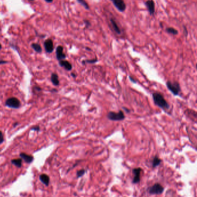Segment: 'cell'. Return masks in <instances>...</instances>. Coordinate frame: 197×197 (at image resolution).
Returning <instances> with one entry per match:
<instances>
[{
	"mask_svg": "<svg viewBox=\"0 0 197 197\" xmlns=\"http://www.w3.org/2000/svg\"><path fill=\"white\" fill-rule=\"evenodd\" d=\"M154 104L163 110H167L169 108V105L164 98L163 94L159 92H155L152 94Z\"/></svg>",
	"mask_w": 197,
	"mask_h": 197,
	"instance_id": "6da1fadb",
	"label": "cell"
},
{
	"mask_svg": "<svg viewBox=\"0 0 197 197\" xmlns=\"http://www.w3.org/2000/svg\"><path fill=\"white\" fill-rule=\"evenodd\" d=\"M125 115L122 110H120L119 112H109L107 114V118L111 121H122L124 120Z\"/></svg>",
	"mask_w": 197,
	"mask_h": 197,
	"instance_id": "7a4b0ae2",
	"label": "cell"
},
{
	"mask_svg": "<svg viewBox=\"0 0 197 197\" xmlns=\"http://www.w3.org/2000/svg\"><path fill=\"white\" fill-rule=\"evenodd\" d=\"M167 87L168 89V90L175 95L177 96L179 94L181 88L180 86L179 82H171V81H168L166 83Z\"/></svg>",
	"mask_w": 197,
	"mask_h": 197,
	"instance_id": "3957f363",
	"label": "cell"
},
{
	"mask_svg": "<svg viewBox=\"0 0 197 197\" xmlns=\"http://www.w3.org/2000/svg\"><path fill=\"white\" fill-rule=\"evenodd\" d=\"M5 105L10 108L18 109L20 107L21 103L18 98L16 97H11L6 100Z\"/></svg>",
	"mask_w": 197,
	"mask_h": 197,
	"instance_id": "277c9868",
	"label": "cell"
},
{
	"mask_svg": "<svg viewBox=\"0 0 197 197\" xmlns=\"http://www.w3.org/2000/svg\"><path fill=\"white\" fill-rule=\"evenodd\" d=\"M164 191V188L160 184L155 183L149 188L148 192L151 195H160Z\"/></svg>",
	"mask_w": 197,
	"mask_h": 197,
	"instance_id": "5b68a950",
	"label": "cell"
},
{
	"mask_svg": "<svg viewBox=\"0 0 197 197\" xmlns=\"http://www.w3.org/2000/svg\"><path fill=\"white\" fill-rule=\"evenodd\" d=\"M115 8L120 12H123L126 9V4L124 0H110Z\"/></svg>",
	"mask_w": 197,
	"mask_h": 197,
	"instance_id": "8992f818",
	"label": "cell"
},
{
	"mask_svg": "<svg viewBox=\"0 0 197 197\" xmlns=\"http://www.w3.org/2000/svg\"><path fill=\"white\" fill-rule=\"evenodd\" d=\"M142 169L141 168H136L132 169V173L134 174V178L132 180L133 184H138L141 181V172Z\"/></svg>",
	"mask_w": 197,
	"mask_h": 197,
	"instance_id": "52a82bcc",
	"label": "cell"
},
{
	"mask_svg": "<svg viewBox=\"0 0 197 197\" xmlns=\"http://www.w3.org/2000/svg\"><path fill=\"white\" fill-rule=\"evenodd\" d=\"M145 4L150 15H154L155 13V3L153 0H147L145 3Z\"/></svg>",
	"mask_w": 197,
	"mask_h": 197,
	"instance_id": "ba28073f",
	"label": "cell"
},
{
	"mask_svg": "<svg viewBox=\"0 0 197 197\" xmlns=\"http://www.w3.org/2000/svg\"><path fill=\"white\" fill-rule=\"evenodd\" d=\"M56 57L58 61L64 60L66 55L64 53V48L62 46H58L56 49Z\"/></svg>",
	"mask_w": 197,
	"mask_h": 197,
	"instance_id": "9c48e42d",
	"label": "cell"
},
{
	"mask_svg": "<svg viewBox=\"0 0 197 197\" xmlns=\"http://www.w3.org/2000/svg\"><path fill=\"white\" fill-rule=\"evenodd\" d=\"M44 46H45V50L47 53H52L54 50L53 42L52 40H51V39H47L46 41H45L44 43Z\"/></svg>",
	"mask_w": 197,
	"mask_h": 197,
	"instance_id": "30bf717a",
	"label": "cell"
},
{
	"mask_svg": "<svg viewBox=\"0 0 197 197\" xmlns=\"http://www.w3.org/2000/svg\"><path fill=\"white\" fill-rule=\"evenodd\" d=\"M19 155L21 157V159L26 163L30 164L34 161V157L31 155L27 154L24 153H21Z\"/></svg>",
	"mask_w": 197,
	"mask_h": 197,
	"instance_id": "8fae6325",
	"label": "cell"
},
{
	"mask_svg": "<svg viewBox=\"0 0 197 197\" xmlns=\"http://www.w3.org/2000/svg\"><path fill=\"white\" fill-rule=\"evenodd\" d=\"M110 22L112 27V28L113 30V31L117 34H122V31L120 28V27L118 26L117 22H116V20H114V19L113 18H110Z\"/></svg>",
	"mask_w": 197,
	"mask_h": 197,
	"instance_id": "7c38bea8",
	"label": "cell"
},
{
	"mask_svg": "<svg viewBox=\"0 0 197 197\" xmlns=\"http://www.w3.org/2000/svg\"><path fill=\"white\" fill-rule=\"evenodd\" d=\"M59 64L61 67H63L65 69H66L68 71H70L72 69V64L67 60H63L59 61Z\"/></svg>",
	"mask_w": 197,
	"mask_h": 197,
	"instance_id": "4fadbf2b",
	"label": "cell"
},
{
	"mask_svg": "<svg viewBox=\"0 0 197 197\" xmlns=\"http://www.w3.org/2000/svg\"><path fill=\"white\" fill-rule=\"evenodd\" d=\"M39 180L46 186H48L50 183L49 176L46 174H42L39 176Z\"/></svg>",
	"mask_w": 197,
	"mask_h": 197,
	"instance_id": "5bb4252c",
	"label": "cell"
},
{
	"mask_svg": "<svg viewBox=\"0 0 197 197\" xmlns=\"http://www.w3.org/2000/svg\"><path fill=\"white\" fill-rule=\"evenodd\" d=\"M51 82L53 85L58 86L60 85V81L58 79V76L57 73H53L51 75Z\"/></svg>",
	"mask_w": 197,
	"mask_h": 197,
	"instance_id": "9a60e30c",
	"label": "cell"
},
{
	"mask_svg": "<svg viewBox=\"0 0 197 197\" xmlns=\"http://www.w3.org/2000/svg\"><path fill=\"white\" fill-rule=\"evenodd\" d=\"M161 163V160L157 156H155L152 161V167L153 168H155L160 165Z\"/></svg>",
	"mask_w": 197,
	"mask_h": 197,
	"instance_id": "2e32d148",
	"label": "cell"
},
{
	"mask_svg": "<svg viewBox=\"0 0 197 197\" xmlns=\"http://www.w3.org/2000/svg\"><path fill=\"white\" fill-rule=\"evenodd\" d=\"M165 31L167 33L169 34H172L173 35H177L179 34L178 31L173 27H167L166 28Z\"/></svg>",
	"mask_w": 197,
	"mask_h": 197,
	"instance_id": "e0dca14e",
	"label": "cell"
},
{
	"mask_svg": "<svg viewBox=\"0 0 197 197\" xmlns=\"http://www.w3.org/2000/svg\"><path fill=\"white\" fill-rule=\"evenodd\" d=\"M11 163L17 168H20L22 166V159H13L11 160Z\"/></svg>",
	"mask_w": 197,
	"mask_h": 197,
	"instance_id": "ac0fdd59",
	"label": "cell"
},
{
	"mask_svg": "<svg viewBox=\"0 0 197 197\" xmlns=\"http://www.w3.org/2000/svg\"><path fill=\"white\" fill-rule=\"evenodd\" d=\"M77 1L78 2V3H79L81 5H82L87 10L90 9V6L85 0H77Z\"/></svg>",
	"mask_w": 197,
	"mask_h": 197,
	"instance_id": "d6986e66",
	"label": "cell"
},
{
	"mask_svg": "<svg viewBox=\"0 0 197 197\" xmlns=\"http://www.w3.org/2000/svg\"><path fill=\"white\" fill-rule=\"evenodd\" d=\"M98 61V58L97 57L94 58L93 59H89V60H85L82 61V64L84 65L85 64H95L97 63Z\"/></svg>",
	"mask_w": 197,
	"mask_h": 197,
	"instance_id": "ffe728a7",
	"label": "cell"
},
{
	"mask_svg": "<svg viewBox=\"0 0 197 197\" xmlns=\"http://www.w3.org/2000/svg\"><path fill=\"white\" fill-rule=\"evenodd\" d=\"M32 48L34 49V50L38 53H41L42 52L41 46L38 44H32Z\"/></svg>",
	"mask_w": 197,
	"mask_h": 197,
	"instance_id": "44dd1931",
	"label": "cell"
},
{
	"mask_svg": "<svg viewBox=\"0 0 197 197\" xmlns=\"http://www.w3.org/2000/svg\"><path fill=\"white\" fill-rule=\"evenodd\" d=\"M86 172H87V170L85 169H81L79 171H77L76 172L77 178H79L82 177L86 173Z\"/></svg>",
	"mask_w": 197,
	"mask_h": 197,
	"instance_id": "7402d4cb",
	"label": "cell"
},
{
	"mask_svg": "<svg viewBox=\"0 0 197 197\" xmlns=\"http://www.w3.org/2000/svg\"><path fill=\"white\" fill-rule=\"evenodd\" d=\"M84 23H85V24L86 27L87 28L91 26V23H90V22L89 20L85 19V20H84Z\"/></svg>",
	"mask_w": 197,
	"mask_h": 197,
	"instance_id": "603a6c76",
	"label": "cell"
},
{
	"mask_svg": "<svg viewBox=\"0 0 197 197\" xmlns=\"http://www.w3.org/2000/svg\"><path fill=\"white\" fill-rule=\"evenodd\" d=\"M4 136L3 134L2 133V132L0 131V144H1L4 142Z\"/></svg>",
	"mask_w": 197,
	"mask_h": 197,
	"instance_id": "cb8c5ba5",
	"label": "cell"
},
{
	"mask_svg": "<svg viewBox=\"0 0 197 197\" xmlns=\"http://www.w3.org/2000/svg\"><path fill=\"white\" fill-rule=\"evenodd\" d=\"M31 130H33V131H39V130H40V127H39V126H34L32 127L31 128Z\"/></svg>",
	"mask_w": 197,
	"mask_h": 197,
	"instance_id": "d4e9b609",
	"label": "cell"
},
{
	"mask_svg": "<svg viewBox=\"0 0 197 197\" xmlns=\"http://www.w3.org/2000/svg\"><path fill=\"white\" fill-rule=\"evenodd\" d=\"M183 27H184V32L185 34V36L187 37L188 35V31H187V30L185 26H183Z\"/></svg>",
	"mask_w": 197,
	"mask_h": 197,
	"instance_id": "484cf974",
	"label": "cell"
},
{
	"mask_svg": "<svg viewBox=\"0 0 197 197\" xmlns=\"http://www.w3.org/2000/svg\"><path fill=\"white\" fill-rule=\"evenodd\" d=\"M129 78H130V81L132 82H133V83H136V81H135V80H134V78H132L131 76H129Z\"/></svg>",
	"mask_w": 197,
	"mask_h": 197,
	"instance_id": "4316f807",
	"label": "cell"
},
{
	"mask_svg": "<svg viewBox=\"0 0 197 197\" xmlns=\"http://www.w3.org/2000/svg\"><path fill=\"white\" fill-rule=\"evenodd\" d=\"M6 63H7V62L6 61L0 60V64H6Z\"/></svg>",
	"mask_w": 197,
	"mask_h": 197,
	"instance_id": "83f0119b",
	"label": "cell"
},
{
	"mask_svg": "<svg viewBox=\"0 0 197 197\" xmlns=\"http://www.w3.org/2000/svg\"><path fill=\"white\" fill-rule=\"evenodd\" d=\"M123 109H124V110H126V111L127 113H128H128H130V110L128 109H127V108H124V107H123Z\"/></svg>",
	"mask_w": 197,
	"mask_h": 197,
	"instance_id": "f1b7e54d",
	"label": "cell"
},
{
	"mask_svg": "<svg viewBox=\"0 0 197 197\" xmlns=\"http://www.w3.org/2000/svg\"><path fill=\"white\" fill-rule=\"evenodd\" d=\"M45 1L47 2V3H52L53 1V0H45Z\"/></svg>",
	"mask_w": 197,
	"mask_h": 197,
	"instance_id": "f546056e",
	"label": "cell"
},
{
	"mask_svg": "<svg viewBox=\"0 0 197 197\" xmlns=\"http://www.w3.org/2000/svg\"><path fill=\"white\" fill-rule=\"evenodd\" d=\"M71 75H72V76H73V77H74V78H75V77H76V75L75 74H74L73 73H71Z\"/></svg>",
	"mask_w": 197,
	"mask_h": 197,
	"instance_id": "4dcf8cb0",
	"label": "cell"
},
{
	"mask_svg": "<svg viewBox=\"0 0 197 197\" xmlns=\"http://www.w3.org/2000/svg\"><path fill=\"white\" fill-rule=\"evenodd\" d=\"M86 49H87V50H91V49H90V48H86Z\"/></svg>",
	"mask_w": 197,
	"mask_h": 197,
	"instance_id": "1f68e13d",
	"label": "cell"
},
{
	"mask_svg": "<svg viewBox=\"0 0 197 197\" xmlns=\"http://www.w3.org/2000/svg\"><path fill=\"white\" fill-rule=\"evenodd\" d=\"M1 48H2V46H1V44H0V50H1Z\"/></svg>",
	"mask_w": 197,
	"mask_h": 197,
	"instance_id": "d6a6232c",
	"label": "cell"
},
{
	"mask_svg": "<svg viewBox=\"0 0 197 197\" xmlns=\"http://www.w3.org/2000/svg\"><path fill=\"white\" fill-rule=\"evenodd\" d=\"M30 1H34V0H30Z\"/></svg>",
	"mask_w": 197,
	"mask_h": 197,
	"instance_id": "836d02e7",
	"label": "cell"
}]
</instances>
